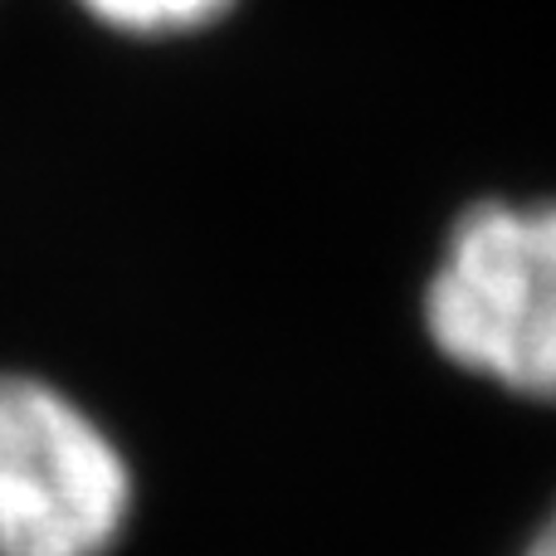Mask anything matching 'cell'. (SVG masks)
Listing matches in <instances>:
<instances>
[{"mask_svg":"<svg viewBox=\"0 0 556 556\" xmlns=\"http://www.w3.org/2000/svg\"><path fill=\"white\" fill-rule=\"evenodd\" d=\"M425 332L459 371L556 405V201H479L425 283Z\"/></svg>","mask_w":556,"mask_h":556,"instance_id":"6da1fadb","label":"cell"},{"mask_svg":"<svg viewBox=\"0 0 556 556\" xmlns=\"http://www.w3.org/2000/svg\"><path fill=\"white\" fill-rule=\"evenodd\" d=\"M132 503V464L74 395L0 371V556H108Z\"/></svg>","mask_w":556,"mask_h":556,"instance_id":"7a4b0ae2","label":"cell"},{"mask_svg":"<svg viewBox=\"0 0 556 556\" xmlns=\"http://www.w3.org/2000/svg\"><path fill=\"white\" fill-rule=\"evenodd\" d=\"M84 15H93L103 29L127 39H176L211 29L240 0H74Z\"/></svg>","mask_w":556,"mask_h":556,"instance_id":"3957f363","label":"cell"},{"mask_svg":"<svg viewBox=\"0 0 556 556\" xmlns=\"http://www.w3.org/2000/svg\"><path fill=\"white\" fill-rule=\"evenodd\" d=\"M518 556H556V508L542 518V528L528 538V547H522Z\"/></svg>","mask_w":556,"mask_h":556,"instance_id":"277c9868","label":"cell"}]
</instances>
